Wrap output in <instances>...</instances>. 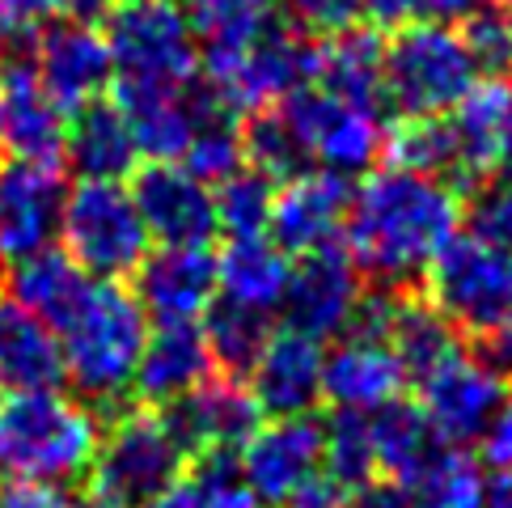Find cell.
<instances>
[{"label":"cell","mask_w":512,"mask_h":508,"mask_svg":"<svg viewBox=\"0 0 512 508\" xmlns=\"http://www.w3.org/2000/svg\"><path fill=\"white\" fill-rule=\"evenodd\" d=\"M462 225V199L428 174L386 166L352 191L347 254L369 271L377 288H407L428 271L441 246Z\"/></svg>","instance_id":"6da1fadb"},{"label":"cell","mask_w":512,"mask_h":508,"mask_svg":"<svg viewBox=\"0 0 512 508\" xmlns=\"http://www.w3.org/2000/svg\"><path fill=\"white\" fill-rule=\"evenodd\" d=\"M98 449V420L60 390H0V479L68 483Z\"/></svg>","instance_id":"7a4b0ae2"},{"label":"cell","mask_w":512,"mask_h":508,"mask_svg":"<svg viewBox=\"0 0 512 508\" xmlns=\"http://www.w3.org/2000/svg\"><path fill=\"white\" fill-rule=\"evenodd\" d=\"M144 339L149 314L140 310V301L111 280H94L85 305L60 331L64 377L89 403H119L132 390Z\"/></svg>","instance_id":"3957f363"},{"label":"cell","mask_w":512,"mask_h":508,"mask_svg":"<svg viewBox=\"0 0 512 508\" xmlns=\"http://www.w3.org/2000/svg\"><path fill=\"white\" fill-rule=\"evenodd\" d=\"M191 453L182 449L161 407H123L111 428L98 432L89 462V496L111 508H153L187 470Z\"/></svg>","instance_id":"277c9868"},{"label":"cell","mask_w":512,"mask_h":508,"mask_svg":"<svg viewBox=\"0 0 512 508\" xmlns=\"http://www.w3.org/2000/svg\"><path fill=\"white\" fill-rule=\"evenodd\" d=\"M479 81L457 30L441 22H407L394 30L381 64V98L402 119L449 115L466 89Z\"/></svg>","instance_id":"5b68a950"},{"label":"cell","mask_w":512,"mask_h":508,"mask_svg":"<svg viewBox=\"0 0 512 508\" xmlns=\"http://www.w3.org/2000/svg\"><path fill=\"white\" fill-rule=\"evenodd\" d=\"M428 301L457 331L487 339L512 318V246L453 233L424 271Z\"/></svg>","instance_id":"8992f818"},{"label":"cell","mask_w":512,"mask_h":508,"mask_svg":"<svg viewBox=\"0 0 512 508\" xmlns=\"http://www.w3.org/2000/svg\"><path fill=\"white\" fill-rule=\"evenodd\" d=\"M64 254L94 280H123L149 254V229L123 183H89L81 178L60 208Z\"/></svg>","instance_id":"52a82bcc"},{"label":"cell","mask_w":512,"mask_h":508,"mask_svg":"<svg viewBox=\"0 0 512 508\" xmlns=\"http://www.w3.org/2000/svg\"><path fill=\"white\" fill-rule=\"evenodd\" d=\"M212 98L229 111H263L318 77V43L297 26L271 22L259 39L225 56H199Z\"/></svg>","instance_id":"ba28073f"},{"label":"cell","mask_w":512,"mask_h":508,"mask_svg":"<svg viewBox=\"0 0 512 508\" xmlns=\"http://www.w3.org/2000/svg\"><path fill=\"white\" fill-rule=\"evenodd\" d=\"M106 43L119 81L187 89L199 72V39L178 0H123L106 13Z\"/></svg>","instance_id":"9c48e42d"},{"label":"cell","mask_w":512,"mask_h":508,"mask_svg":"<svg viewBox=\"0 0 512 508\" xmlns=\"http://www.w3.org/2000/svg\"><path fill=\"white\" fill-rule=\"evenodd\" d=\"M288 115L292 132L301 136L309 161H318L331 174H360L386 153V127H381L377 111L369 106L339 102L322 89H297L284 102H276Z\"/></svg>","instance_id":"30bf717a"},{"label":"cell","mask_w":512,"mask_h":508,"mask_svg":"<svg viewBox=\"0 0 512 508\" xmlns=\"http://www.w3.org/2000/svg\"><path fill=\"white\" fill-rule=\"evenodd\" d=\"M60 161L0 157V263L13 267L51 246L64 208Z\"/></svg>","instance_id":"8fae6325"},{"label":"cell","mask_w":512,"mask_h":508,"mask_svg":"<svg viewBox=\"0 0 512 508\" xmlns=\"http://www.w3.org/2000/svg\"><path fill=\"white\" fill-rule=\"evenodd\" d=\"M360 293L364 284L356 259L347 254V246L331 242L309 254H297V267H288L280 310L288 331H301L322 343L347 331V318H352Z\"/></svg>","instance_id":"7c38bea8"},{"label":"cell","mask_w":512,"mask_h":508,"mask_svg":"<svg viewBox=\"0 0 512 508\" xmlns=\"http://www.w3.org/2000/svg\"><path fill=\"white\" fill-rule=\"evenodd\" d=\"M132 199L149 238L161 246H208L216 233V204L212 187L178 166V161H149L132 170Z\"/></svg>","instance_id":"4fadbf2b"},{"label":"cell","mask_w":512,"mask_h":508,"mask_svg":"<svg viewBox=\"0 0 512 508\" xmlns=\"http://www.w3.org/2000/svg\"><path fill=\"white\" fill-rule=\"evenodd\" d=\"M500 403H504V377L470 352L453 356L449 365L419 381V407H424L432 432L449 449H466L479 441Z\"/></svg>","instance_id":"5bb4252c"},{"label":"cell","mask_w":512,"mask_h":508,"mask_svg":"<svg viewBox=\"0 0 512 508\" xmlns=\"http://www.w3.org/2000/svg\"><path fill=\"white\" fill-rule=\"evenodd\" d=\"M34 72L47 85L64 115H77L81 106L98 102L106 85L115 81V60L106 34L89 22H56L34 39Z\"/></svg>","instance_id":"9a60e30c"},{"label":"cell","mask_w":512,"mask_h":508,"mask_svg":"<svg viewBox=\"0 0 512 508\" xmlns=\"http://www.w3.org/2000/svg\"><path fill=\"white\" fill-rule=\"evenodd\" d=\"M242 479L271 508H280L305 479L322 466V420L314 415H292V420H271L242 445Z\"/></svg>","instance_id":"2e32d148"},{"label":"cell","mask_w":512,"mask_h":508,"mask_svg":"<svg viewBox=\"0 0 512 508\" xmlns=\"http://www.w3.org/2000/svg\"><path fill=\"white\" fill-rule=\"evenodd\" d=\"M174 428L182 449L208 453V449H229L237 453L254 432L263 428V407L237 377H208L204 386H195L187 398L161 407Z\"/></svg>","instance_id":"e0dca14e"},{"label":"cell","mask_w":512,"mask_h":508,"mask_svg":"<svg viewBox=\"0 0 512 508\" xmlns=\"http://www.w3.org/2000/svg\"><path fill=\"white\" fill-rule=\"evenodd\" d=\"M64 132H68V115L47 94L34 64L22 56L0 60V153L30 161H60Z\"/></svg>","instance_id":"ac0fdd59"},{"label":"cell","mask_w":512,"mask_h":508,"mask_svg":"<svg viewBox=\"0 0 512 508\" xmlns=\"http://www.w3.org/2000/svg\"><path fill=\"white\" fill-rule=\"evenodd\" d=\"M136 276V301L157 322H195L216 301V254L208 246L149 250Z\"/></svg>","instance_id":"d6986e66"},{"label":"cell","mask_w":512,"mask_h":508,"mask_svg":"<svg viewBox=\"0 0 512 508\" xmlns=\"http://www.w3.org/2000/svg\"><path fill=\"white\" fill-rule=\"evenodd\" d=\"M347 208H352V187L343 174L305 170L276 191L267 233L284 254H309L339 238Z\"/></svg>","instance_id":"ffe728a7"},{"label":"cell","mask_w":512,"mask_h":508,"mask_svg":"<svg viewBox=\"0 0 512 508\" xmlns=\"http://www.w3.org/2000/svg\"><path fill=\"white\" fill-rule=\"evenodd\" d=\"M254 386L263 415L292 420V415H314L322 403V343L301 331H271L263 356L254 360Z\"/></svg>","instance_id":"44dd1931"},{"label":"cell","mask_w":512,"mask_h":508,"mask_svg":"<svg viewBox=\"0 0 512 508\" xmlns=\"http://www.w3.org/2000/svg\"><path fill=\"white\" fill-rule=\"evenodd\" d=\"M212 352L208 339L195 322H161L157 331L144 339L140 365L132 377V394L144 407H170L187 398L195 386L212 377Z\"/></svg>","instance_id":"7402d4cb"},{"label":"cell","mask_w":512,"mask_h":508,"mask_svg":"<svg viewBox=\"0 0 512 508\" xmlns=\"http://www.w3.org/2000/svg\"><path fill=\"white\" fill-rule=\"evenodd\" d=\"M115 106L132 127V140L140 157L149 161H182L195 136L199 106L204 98H191L174 85H144V81H115Z\"/></svg>","instance_id":"603a6c76"},{"label":"cell","mask_w":512,"mask_h":508,"mask_svg":"<svg viewBox=\"0 0 512 508\" xmlns=\"http://www.w3.org/2000/svg\"><path fill=\"white\" fill-rule=\"evenodd\" d=\"M407 373H402L390 343L343 339L331 356H322V398L335 411L369 415L402 394Z\"/></svg>","instance_id":"cb8c5ba5"},{"label":"cell","mask_w":512,"mask_h":508,"mask_svg":"<svg viewBox=\"0 0 512 508\" xmlns=\"http://www.w3.org/2000/svg\"><path fill=\"white\" fill-rule=\"evenodd\" d=\"M512 123V81L483 77L466 89V98L449 111V127L462 153L466 191H479L491 174L500 170V144Z\"/></svg>","instance_id":"d4e9b609"},{"label":"cell","mask_w":512,"mask_h":508,"mask_svg":"<svg viewBox=\"0 0 512 508\" xmlns=\"http://www.w3.org/2000/svg\"><path fill=\"white\" fill-rule=\"evenodd\" d=\"M60 335L26 305L0 297V390H60Z\"/></svg>","instance_id":"484cf974"},{"label":"cell","mask_w":512,"mask_h":508,"mask_svg":"<svg viewBox=\"0 0 512 508\" xmlns=\"http://www.w3.org/2000/svg\"><path fill=\"white\" fill-rule=\"evenodd\" d=\"M64 157L89 183H123L136 170V140L132 127L119 115L115 102H89L77 111V119L64 132Z\"/></svg>","instance_id":"4316f807"},{"label":"cell","mask_w":512,"mask_h":508,"mask_svg":"<svg viewBox=\"0 0 512 508\" xmlns=\"http://www.w3.org/2000/svg\"><path fill=\"white\" fill-rule=\"evenodd\" d=\"M89 288H94V276H85L64 250H51V246L9 267V297L17 305H26L34 318H43L56 335L85 305Z\"/></svg>","instance_id":"83f0119b"},{"label":"cell","mask_w":512,"mask_h":508,"mask_svg":"<svg viewBox=\"0 0 512 508\" xmlns=\"http://www.w3.org/2000/svg\"><path fill=\"white\" fill-rule=\"evenodd\" d=\"M369 432H373V453H377V470L386 479L411 487L424 470L449 449L441 437L432 432L428 415L419 403L407 398H390L386 407H377L369 415Z\"/></svg>","instance_id":"f1b7e54d"},{"label":"cell","mask_w":512,"mask_h":508,"mask_svg":"<svg viewBox=\"0 0 512 508\" xmlns=\"http://www.w3.org/2000/svg\"><path fill=\"white\" fill-rule=\"evenodd\" d=\"M381 64H386V43L369 26H343L326 43H318V89L339 102L369 106L381 102Z\"/></svg>","instance_id":"f546056e"},{"label":"cell","mask_w":512,"mask_h":508,"mask_svg":"<svg viewBox=\"0 0 512 508\" xmlns=\"http://www.w3.org/2000/svg\"><path fill=\"white\" fill-rule=\"evenodd\" d=\"M390 352L398 356L407 381H424L428 373H436L441 365H449L453 356L466 352L462 331L436 310L428 297H415L402 288L398 305H394V322H390Z\"/></svg>","instance_id":"4dcf8cb0"},{"label":"cell","mask_w":512,"mask_h":508,"mask_svg":"<svg viewBox=\"0 0 512 508\" xmlns=\"http://www.w3.org/2000/svg\"><path fill=\"white\" fill-rule=\"evenodd\" d=\"M288 267V254L271 238H233L216 259V297L271 314L280 310Z\"/></svg>","instance_id":"1f68e13d"},{"label":"cell","mask_w":512,"mask_h":508,"mask_svg":"<svg viewBox=\"0 0 512 508\" xmlns=\"http://www.w3.org/2000/svg\"><path fill=\"white\" fill-rule=\"evenodd\" d=\"M390 166L428 174L436 183L453 187L457 195L466 191L462 174V153H457V136L449 127V115H428V119H402L394 132L386 136Z\"/></svg>","instance_id":"d6a6232c"},{"label":"cell","mask_w":512,"mask_h":508,"mask_svg":"<svg viewBox=\"0 0 512 508\" xmlns=\"http://www.w3.org/2000/svg\"><path fill=\"white\" fill-rule=\"evenodd\" d=\"M199 331H204V339H208L212 365L221 369L225 377L242 381V377L254 369V360L263 356L267 339H271V314L216 297V301L208 305L204 326H199Z\"/></svg>","instance_id":"836d02e7"},{"label":"cell","mask_w":512,"mask_h":508,"mask_svg":"<svg viewBox=\"0 0 512 508\" xmlns=\"http://www.w3.org/2000/svg\"><path fill=\"white\" fill-rule=\"evenodd\" d=\"M153 508H259V500H254V492L242 479L237 453L208 449V453H195L187 470Z\"/></svg>","instance_id":"e575fe53"},{"label":"cell","mask_w":512,"mask_h":508,"mask_svg":"<svg viewBox=\"0 0 512 508\" xmlns=\"http://www.w3.org/2000/svg\"><path fill=\"white\" fill-rule=\"evenodd\" d=\"M276 0H187V17L199 39V56L242 51L276 22Z\"/></svg>","instance_id":"d590c367"},{"label":"cell","mask_w":512,"mask_h":508,"mask_svg":"<svg viewBox=\"0 0 512 508\" xmlns=\"http://www.w3.org/2000/svg\"><path fill=\"white\" fill-rule=\"evenodd\" d=\"M178 166H187L199 183H225L229 174H237L246 166V144H242V127H237V115L225 102H216L212 94H204V106H199V123L195 136L187 144Z\"/></svg>","instance_id":"8d00e7d4"},{"label":"cell","mask_w":512,"mask_h":508,"mask_svg":"<svg viewBox=\"0 0 512 508\" xmlns=\"http://www.w3.org/2000/svg\"><path fill=\"white\" fill-rule=\"evenodd\" d=\"M242 144H246V166L267 174L271 183H288V178H297L309 170V153L301 136L292 132L288 115L280 106H263V111H254L250 123L242 127Z\"/></svg>","instance_id":"74e56055"},{"label":"cell","mask_w":512,"mask_h":508,"mask_svg":"<svg viewBox=\"0 0 512 508\" xmlns=\"http://www.w3.org/2000/svg\"><path fill=\"white\" fill-rule=\"evenodd\" d=\"M322 466L326 479H335L343 492L377 479V453H373V432L369 415L360 411H335L322 420Z\"/></svg>","instance_id":"f35d334b"},{"label":"cell","mask_w":512,"mask_h":508,"mask_svg":"<svg viewBox=\"0 0 512 508\" xmlns=\"http://www.w3.org/2000/svg\"><path fill=\"white\" fill-rule=\"evenodd\" d=\"M212 204H216V229H225L229 238H267L276 183L267 174L242 166L225 183H216Z\"/></svg>","instance_id":"ab89813d"},{"label":"cell","mask_w":512,"mask_h":508,"mask_svg":"<svg viewBox=\"0 0 512 508\" xmlns=\"http://www.w3.org/2000/svg\"><path fill=\"white\" fill-rule=\"evenodd\" d=\"M415 508H487V483L479 462H470L462 449H445L411 487Z\"/></svg>","instance_id":"60d3db41"},{"label":"cell","mask_w":512,"mask_h":508,"mask_svg":"<svg viewBox=\"0 0 512 508\" xmlns=\"http://www.w3.org/2000/svg\"><path fill=\"white\" fill-rule=\"evenodd\" d=\"M462 39L474 72L483 77H512V9L508 5H483L462 17Z\"/></svg>","instance_id":"b9f144b4"},{"label":"cell","mask_w":512,"mask_h":508,"mask_svg":"<svg viewBox=\"0 0 512 508\" xmlns=\"http://www.w3.org/2000/svg\"><path fill=\"white\" fill-rule=\"evenodd\" d=\"M470 233L496 246H512V183H483L470 204Z\"/></svg>","instance_id":"7bdbcfd3"},{"label":"cell","mask_w":512,"mask_h":508,"mask_svg":"<svg viewBox=\"0 0 512 508\" xmlns=\"http://www.w3.org/2000/svg\"><path fill=\"white\" fill-rule=\"evenodd\" d=\"M56 13L60 0H0V43H30Z\"/></svg>","instance_id":"ee69618b"},{"label":"cell","mask_w":512,"mask_h":508,"mask_svg":"<svg viewBox=\"0 0 512 508\" xmlns=\"http://www.w3.org/2000/svg\"><path fill=\"white\" fill-rule=\"evenodd\" d=\"M479 462L487 470H496V475H512V398H504L496 415H491V424L483 428Z\"/></svg>","instance_id":"f6af8a7d"},{"label":"cell","mask_w":512,"mask_h":508,"mask_svg":"<svg viewBox=\"0 0 512 508\" xmlns=\"http://www.w3.org/2000/svg\"><path fill=\"white\" fill-rule=\"evenodd\" d=\"M288 9H292V17H297L305 30L335 34V30L356 22L360 0H288Z\"/></svg>","instance_id":"bcb514c9"},{"label":"cell","mask_w":512,"mask_h":508,"mask_svg":"<svg viewBox=\"0 0 512 508\" xmlns=\"http://www.w3.org/2000/svg\"><path fill=\"white\" fill-rule=\"evenodd\" d=\"M0 508H77L56 483H5Z\"/></svg>","instance_id":"7dc6e473"},{"label":"cell","mask_w":512,"mask_h":508,"mask_svg":"<svg viewBox=\"0 0 512 508\" xmlns=\"http://www.w3.org/2000/svg\"><path fill=\"white\" fill-rule=\"evenodd\" d=\"M343 508H415L411 504V492L394 479H369L352 487V496L343 500Z\"/></svg>","instance_id":"c3c4849f"},{"label":"cell","mask_w":512,"mask_h":508,"mask_svg":"<svg viewBox=\"0 0 512 508\" xmlns=\"http://www.w3.org/2000/svg\"><path fill=\"white\" fill-rule=\"evenodd\" d=\"M343 500H347V492L335 479L314 475V479H305L280 508H343Z\"/></svg>","instance_id":"681fc988"},{"label":"cell","mask_w":512,"mask_h":508,"mask_svg":"<svg viewBox=\"0 0 512 508\" xmlns=\"http://www.w3.org/2000/svg\"><path fill=\"white\" fill-rule=\"evenodd\" d=\"M360 9L369 13L373 26H407L415 22V13H424V0H360Z\"/></svg>","instance_id":"f907efd6"},{"label":"cell","mask_w":512,"mask_h":508,"mask_svg":"<svg viewBox=\"0 0 512 508\" xmlns=\"http://www.w3.org/2000/svg\"><path fill=\"white\" fill-rule=\"evenodd\" d=\"M479 348H483V360H487V365L496 369L504 381H512V318L500 326L496 335L479 339Z\"/></svg>","instance_id":"816d5d0a"},{"label":"cell","mask_w":512,"mask_h":508,"mask_svg":"<svg viewBox=\"0 0 512 508\" xmlns=\"http://www.w3.org/2000/svg\"><path fill=\"white\" fill-rule=\"evenodd\" d=\"M115 9V0H60V13H68V22H89L98 26V17Z\"/></svg>","instance_id":"f5cc1de1"},{"label":"cell","mask_w":512,"mask_h":508,"mask_svg":"<svg viewBox=\"0 0 512 508\" xmlns=\"http://www.w3.org/2000/svg\"><path fill=\"white\" fill-rule=\"evenodd\" d=\"M483 5H491V0H424V13L441 17V22H462V17H470Z\"/></svg>","instance_id":"db71d44e"},{"label":"cell","mask_w":512,"mask_h":508,"mask_svg":"<svg viewBox=\"0 0 512 508\" xmlns=\"http://www.w3.org/2000/svg\"><path fill=\"white\" fill-rule=\"evenodd\" d=\"M487 508H512V475H500L487 487Z\"/></svg>","instance_id":"11a10c76"},{"label":"cell","mask_w":512,"mask_h":508,"mask_svg":"<svg viewBox=\"0 0 512 508\" xmlns=\"http://www.w3.org/2000/svg\"><path fill=\"white\" fill-rule=\"evenodd\" d=\"M500 170L508 174V183H512V123H508V132H504V144H500Z\"/></svg>","instance_id":"9f6ffc18"},{"label":"cell","mask_w":512,"mask_h":508,"mask_svg":"<svg viewBox=\"0 0 512 508\" xmlns=\"http://www.w3.org/2000/svg\"><path fill=\"white\" fill-rule=\"evenodd\" d=\"M94 508H111V504H94Z\"/></svg>","instance_id":"6f0895ef"},{"label":"cell","mask_w":512,"mask_h":508,"mask_svg":"<svg viewBox=\"0 0 512 508\" xmlns=\"http://www.w3.org/2000/svg\"><path fill=\"white\" fill-rule=\"evenodd\" d=\"M504 5H508V9H512V0H504Z\"/></svg>","instance_id":"680465c9"}]
</instances>
